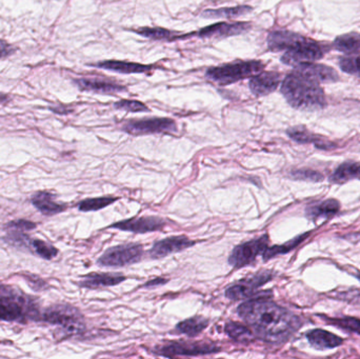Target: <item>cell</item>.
I'll list each match as a JSON object with an SVG mask.
<instances>
[{
  "label": "cell",
  "mask_w": 360,
  "mask_h": 359,
  "mask_svg": "<svg viewBox=\"0 0 360 359\" xmlns=\"http://www.w3.org/2000/svg\"><path fill=\"white\" fill-rule=\"evenodd\" d=\"M167 282H168V280H164V278H156V280L147 282V284L145 285V287L160 286V285L166 284Z\"/></svg>",
  "instance_id": "40"
},
{
  "label": "cell",
  "mask_w": 360,
  "mask_h": 359,
  "mask_svg": "<svg viewBox=\"0 0 360 359\" xmlns=\"http://www.w3.org/2000/svg\"><path fill=\"white\" fill-rule=\"evenodd\" d=\"M340 67L350 75L360 76V56L342 57L340 59Z\"/></svg>",
  "instance_id": "35"
},
{
  "label": "cell",
  "mask_w": 360,
  "mask_h": 359,
  "mask_svg": "<svg viewBox=\"0 0 360 359\" xmlns=\"http://www.w3.org/2000/svg\"><path fill=\"white\" fill-rule=\"evenodd\" d=\"M165 221L160 217L148 216L139 218L127 219L114 223L110 228L122 230V231L133 232V233L145 234L149 232L160 231L165 227Z\"/></svg>",
  "instance_id": "13"
},
{
  "label": "cell",
  "mask_w": 360,
  "mask_h": 359,
  "mask_svg": "<svg viewBox=\"0 0 360 359\" xmlns=\"http://www.w3.org/2000/svg\"><path fill=\"white\" fill-rule=\"evenodd\" d=\"M114 107L122 111L132 112V113H145L149 112V107L139 100H129V99H122L114 103Z\"/></svg>",
  "instance_id": "34"
},
{
  "label": "cell",
  "mask_w": 360,
  "mask_h": 359,
  "mask_svg": "<svg viewBox=\"0 0 360 359\" xmlns=\"http://www.w3.org/2000/svg\"><path fill=\"white\" fill-rule=\"evenodd\" d=\"M118 198L113 197H99V198H89V200H84L78 204V209L82 212H91V211H98L105 207L110 206L116 202Z\"/></svg>",
  "instance_id": "31"
},
{
  "label": "cell",
  "mask_w": 360,
  "mask_h": 359,
  "mask_svg": "<svg viewBox=\"0 0 360 359\" xmlns=\"http://www.w3.org/2000/svg\"><path fill=\"white\" fill-rule=\"evenodd\" d=\"M32 204L46 216H54L67 209V204L57 202L55 196L48 191L36 192L32 196Z\"/></svg>",
  "instance_id": "17"
},
{
  "label": "cell",
  "mask_w": 360,
  "mask_h": 359,
  "mask_svg": "<svg viewBox=\"0 0 360 359\" xmlns=\"http://www.w3.org/2000/svg\"><path fill=\"white\" fill-rule=\"evenodd\" d=\"M143 246L127 244L114 247L105 251L98 259V265L103 267H124L139 263L143 256Z\"/></svg>",
  "instance_id": "8"
},
{
  "label": "cell",
  "mask_w": 360,
  "mask_h": 359,
  "mask_svg": "<svg viewBox=\"0 0 360 359\" xmlns=\"http://www.w3.org/2000/svg\"><path fill=\"white\" fill-rule=\"evenodd\" d=\"M269 50L285 52L281 63L291 67L302 63H314L323 58L325 52L319 42L290 31H273L269 34Z\"/></svg>",
  "instance_id": "2"
},
{
  "label": "cell",
  "mask_w": 360,
  "mask_h": 359,
  "mask_svg": "<svg viewBox=\"0 0 360 359\" xmlns=\"http://www.w3.org/2000/svg\"><path fill=\"white\" fill-rule=\"evenodd\" d=\"M281 93L290 105L302 111H316L327 105L321 82L294 67L281 84Z\"/></svg>",
  "instance_id": "3"
},
{
  "label": "cell",
  "mask_w": 360,
  "mask_h": 359,
  "mask_svg": "<svg viewBox=\"0 0 360 359\" xmlns=\"http://www.w3.org/2000/svg\"><path fill=\"white\" fill-rule=\"evenodd\" d=\"M209 325V320L202 316H195L190 320H184L177 325L175 331L180 334H186L188 337H194L202 332Z\"/></svg>",
  "instance_id": "26"
},
{
  "label": "cell",
  "mask_w": 360,
  "mask_h": 359,
  "mask_svg": "<svg viewBox=\"0 0 360 359\" xmlns=\"http://www.w3.org/2000/svg\"><path fill=\"white\" fill-rule=\"evenodd\" d=\"M352 179H360V162H344L330 177V181L334 183H348Z\"/></svg>",
  "instance_id": "24"
},
{
  "label": "cell",
  "mask_w": 360,
  "mask_h": 359,
  "mask_svg": "<svg viewBox=\"0 0 360 359\" xmlns=\"http://www.w3.org/2000/svg\"><path fill=\"white\" fill-rule=\"evenodd\" d=\"M126 276L120 273H91L79 282L82 288L98 289L101 287L117 286L126 280Z\"/></svg>",
  "instance_id": "21"
},
{
  "label": "cell",
  "mask_w": 360,
  "mask_h": 359,
  "mask_svg": "<svg viewBox=\"0 0 360 359\" xmlns=\"http://www.w3.org/2000/svg\"><path fill=\"white\" fill-rule=\"evenodd\" d=\"M252 10L253 8L250 6H237L232 8H216V10L210 8V10L203 11L201 16L205 18H237L251 13Z\"/></svg>",
  "instance_id": "25"
},
{
  "label": "cell",
  "mask_w": 360,
  "mask_h": 359,
  "mask_svg": "<svg viewBox=\"0 0 360 359\" xmlns=\"http://www.w3.org/2000/svg\"><path fill=\"white\" fill-rule=\"evenodd\" d=\"M307 236H308V234L298 236L295 240L288 242L287 244H283V246H274L272 247V248H266L264 252L262 253L264 261H269V259H274L277 255L285 254V253L290 252V251L293 250L295 247H297Z\"/></svg>",
  "instance_id": "30"
},
{
  "label": "cell",
  "mask_w": 360,
  "mask_h": 359,
  "mask_svg": "<svg viewBox=\"0 0 360 359\" xmlns=\"http://www.w3.org/2000/svg\"><path fill=\"white\" fill-rule=\"evenodd\" d=\"M287 134L296 143H313L319 149L330 150L331 148L335 147V145L331 141H327L321 135L313 134L304 126H293V128L288 129Z\"/></svg>",
  "instance_id": "18"
},
{
  "label": "cell",
  "mask_w": 360,
  "mask_h": 359,
  "mask_svg": "<svg viewBox=\"0 0 360 359\" xmlns=\"http://www.w3.org/2000/svg\"><path fill=\"white\" fill-rule=\"evenodd\" d=\"M135 33L143 36V37L149 38L152 40H165V41H174L177 40L179 33L170 31V30L164 29V27H139L137 30H133Z\"/></svg>",
  "instance_id": "28"
},
{
  "label": "cell",
  "mask_w": 360,
  "mask_h": 359,
  "mask_svg": "<svg viewBox=\"0 0 360 359\" xmlns=\"http://www.w3.org/2000/svg\"><path fill=\"white\" fill-rule=\"evenodd\" d=\"M340 209V204L336 200H327L309 206L307 208V216L312 219L313 221H319V219H327L329 217L334 216L338 213Z\"/></svg>",
  "instance_id": "23"
},
{
  "label": "cell",
  "mask_w": 360,
  "mask_h": 359,
  "mask_svg": "<svg viewBox=\"0 0 360 359\" xmlns=\"http://www.w3.org/2000/svg\"><path fill=\"white\" fill-rule=\"evenodd\" d=\"M325 320H327V322H330V324L334 325L338 328L360 334V320H357V318H325Z\"/></svg>",
  "instance_id": "33"
},
{
  "label": "cell",
  "mask_w": 360,
  "mask_h": 359,
  "mask_svg": "<svg viewBox=\"0 0 360 359\" xmlns=\"http://www.w3.org/2000/svg\"><path fill=\"white\" fill-rule=\"evenodd\" d=\"M224 330L231 339L241 341V343H248L254 337L253 333L248 327L238 324V322H228Z\"/></svg>",
  "instance_id": "29"
},
{
  "label": "cell",
  "mask_w": 360,
  "mask_h": 359,
  "mask_svg": "<svg viewBox=\"0 0 360 359\" xmlns=\"http://www.w3.org/2000/svg\"><path fill=\"white\" fill-rule=\"evenodd\" d=\"M266 65L259 60H241L210 67L205 77L220 86H228L239 80L251 78L264 71Z\"/></svg>",
  "instance_id": "5"
},
{
  "label": "cell",
  "mask_w": 360,
  "mask_h": 359,
  "mask_svg": "<svg viewBox=\"0 0 360 359\" xmlns=\"http://www.w3.org/2000/svg\"><path fill=\"white\" fill-rule=\"evenodd\" d=\"M237 312L256 337L268 343H285L300 328L297 316L268 299L245 301Z\"/></svg>",
  "instance_id": "1"
},
{
  "label": "cell",
  "mask_w": 360,
  "mask_h": 359,
  "mask_svg": "<svg viewBox=\"0 0 360 359\" xmlns=\"http://www.w3.org/2000/svg\"><path fill=\"white\" fill-rule=\"evenodd\" d=\"M8 96H6V95H4V94H1V93H0V103H2V101H6L8 100Z\"/></svg>",
  "instance_id": "41"
},
{
  "label": "cell",
  "mask_w": 360,
  "mask_h": 359,
  "mask_svg": "<svg viewBox=\"0 0 360 359\" xmlns=\"http://www.w3.org/2000/svg\"><path fill=\"white\" fill-rule=\"evenodd\" d=\"M295 69L311 76L319 82H335L340 79L338 72L328 65L315 63H302L295 65Z\"/></svg>",
  "instance_id": "19"
},
{
  "label": "cell",
  "mask_w": 360,
  "mask_h": 359,
  "mask_svg": "<svg viewBox=\"0 0 360 359\" xmlns=\"http://www.w3.org/2000/svg\"><path fill=\"white\" fill-rule=\"evenodd\" d=\"M281 80V75L277 72H260L250 78V91L254 96H266L277 90Z\"/></svg>",
  "instance_id": "14"
},
{
  "label": "cell",
  "mask_w": 360,
  "mask_h": 359,
  "mask_svg": "<svg viewBox=\"0 0 360 359\" xmlns=\"http://www.w3.org/2000/svg\"><path fill=\"white\" fill-rule=\"evenodd\" d=\"M74 82L80 90L97 93V94L112 95L127 91L126 86L109 80L98 79V78H82V79H76Z\"/></svg>",
  "instance_id": "16"
},
{
  "label": "cell",
  "mask_w": 360,
  "mask_h": 359,
  "mask_svg": "<svg viewBox=\"0 0 360 359\" xmlns=\"http://www.w3.org/2000/svg\"><path fill=\"white\" fill-rule=\"evenodd\" d=\"M40 313L37 301L8 287L0 286V320L25 324L38 322Z\"/></svg>",
  "instance_id": "4"
},
{
  "label": "cell",
  "mask_w": 360,
  "mask_h": 359,
  "mask_svg": "<svg viewBox=\"0 0 360 359\" xmlns=\"http://www.w3.org/2000/svg\"><path fill=\"white\" fill-rule=\"evenodd\" d=\"M220 347L213 344L203 343H186V341H177V343L169 344L167 346L156 348L155 353L167 358H175V356H197L205 355V354L218 353Z\"/></svg>",
  "instance_id": "10"
},
{
  "label": "cell",
  "mask_w": 360,
  "mask_h": 359,
  "mask_svg": "<svg viewBox=\"0 0 360 359\" xmlns=\"http://www.w3.org/2000/svg\"><path fill=\"white\" fill-rule=\"evenodd\" d=\"M122 130L132 135L173 134L177 132V124L171 118H143L126 122Z\"/></svg>",
  "instance_id": "7"
},
{
  "label": "cell",
  "mask_w": 360,
  "mask_h": 359,
  "mask_svg": "<svg viewBox=\"0 0 360 359\" xmlns=\"http://www.w3.org/2000/svg\"><path fill=\"white\" fill-rule=\"evenodd\" d=\"M6 228L10 230H16V231H31L35 229L36 225L32 221H25V219H19V221H11L6 225Z\"/></svg>",
  "instance_id": "37"
},
{
  "label": "cell",
  "mask_w": 360,
  "mask_h": 359,
  "mask_svg": "<svg viewBox=\"0 0 360 359\" xmlns=\"http://www.w3.org/2000/svg\"><path fill=\"white\" fill-rule=\"evenodd\" d=\"M38 322L59 326L65 335L80 334L86 329L84 316L79 310L70 305H54L46 308L40 313Z\"/></svg>",
  "instance_id": "6"
},
{
  "label": "cell",
  "mask_w": 360,
  "mask_h": 359,
  "mask_svg": "<svg viewBox=\"0 0 360 359\" xmlns=\"http://www.w3.org/2000/svg\"><path fill=\"white\" fill-rule=\"evenodd\" d=\"M269 244V236L262 235V237L256 240H250V242H243L239 244L231 253L229 257V263L232 267L239 269V268L245 267L251 265L255 261L258 255L264 252Z\"/></svg>",
  "instance_id": "9"
},
{
  "label": "cell",
  "mask_w": 360,
  "mask_h": 359,
  "mask_svg": "<svg viewBox=\"0 0 360 359\" xmlns=\"http://www.w3.org/2000/svg\"><path fill=\"white\" fill-rule=\"evenodd\" d=\"M23 278H25V280L29 282L30 287H31L33 290L40 291L48 288L46 282H44V280H42L41 278H38V276L25 275Z\"/></svg>",
  "instance_id": "38"
},
{
  "label": "cell",
  "mask_w": 360,
  "mask_h": 359,
  "mask_svg": "<svg viewBox=\"0 0 360 359\" xmlns=\"http://www.w3.org/2000/svg\"><path fill=\"white\" fill-rule=\"evenodd\" d=\"M196 242L184 236H173L155 242L150 250L152 259H160L194 246Z\"/></svg>",
  "instance_id": "15"
},
{
  "label": "cell",
  "mask_w": 360,
  "mask_h": 359,
  "mask_svg": "<svg viewBox=\"0 0 360 359\" xmlns=\"http://www.w3.org/2000/svg\"><path fill=\"white\" fill-rule=\"evenodd\" d=\"M292 178L297 179V181H323V176L316 171L308 170H296L291 172Z\"/></svg>",
  "instance_id": "36"
},
{
  "label": "cell",
  "mask_w": 360,
  "mask_h": 359,
  "mask_svg": "<svg viewBox=\"0 0 360 359\" xmlns=\"http://www.w3.org/2000/svg\"><path fill=\"white\" fill-rule=\"evenodd\" d=\"M306 337L313 347L319 350L333 349V348L340 347L344 343V339L342 337L332 334L328 331L321 330V329L309 331Z\"/></svg>",
  "instance_id": "22"
},
{
  "label": "cell",
  "mask_w": 360,
  "mask_h": 359,
  "mask_svg": "<svg viewBox=\"0 0 360 359\" xmlns=\"http://www.w3.org/2000/svg\"><path fill=\"white\" fill-rule=\"evenodd\" d=\"M31 248L34 249V252L41 257V259L50 261V259H54L58 254V250L48 242H44L40 240H32Z\"/></svg>",
  "instance_id": "32"
},
{
  "label": "cell",
  "mask_w": 360,
  "mask_h": 359,
  "mask_svg": "<svg viewBox=\"0 0 360 359\" xmlns=\"http://www.w3.org/2000/svg\"><path fill=\"white\" fill-rule=\"evenodd\" d=\"M272 278V272H259L252 278H245V280L237 282L234 286L226 289V297L233 301L250 299L256 295L258 288L270 282Z\"/></svg>",
  "instance_id": "11"
},
{
  "label": "cell",
  "mask_w": 360,
  "mask_h": 359,
  "mask_svg": "<svg viewBox=\"0 0 360 359\" xmlns=\"http://www.w3.org/2000/svg\"><path fill=\"white\" fill-rule=\"evenodd\" d=\"M333 46L340 52L346 54L360 53V34L351 33L340 36L333 42Z\"/></svg>",
  "instance_id": "27"
},
{
  "label": "cell",
  "mask_w": 360,
  "mask_h": 359,
  "mask_svg": "<svg viewBox=\"0 0 360 359\" xmlns=\"http://www.w3.org/2000/svg\"><path fill=\"white\" fill-rule=\"evenodd\" d=\"M252 29V23L247 21H238V22H218L199 30L196 33L188 34L186 36H180L179 39L192 37L193 35L199 38H226L231 36L240 35L247 33Z\"/></svg>",
  "instance_id": "12"
},
{
  "label": "cell",
  "mask_w": 360,
  "mask_h": 359,
  "mask_svg": "<svg viewBox=\"0 0 360 359\" xmlns=\"http://www.w3.org/2000/svg\"><path fill=\"white\" fill-rule=\"evenodd\" d=\"M93 67H101L108 71L117 72L122 74H141L153 71L154 65H141V63H130V61L105 60L95 63Z\"/></svg>",
  "instance_id": "20"
},
{
  "label": "cell",
  "mask_w": 360,
  "mask_h": 359,
  "mask_svg": "<svg viewBox=\"0 0 360 359\" xmlns=\"http://www.w3.org/2000/svg\"><path fill=\"white\" fill-rule=\"evenodd\" d=\"M15 48L4 40L0 39V59L10 56L14 53Z\"/></svg>",
  "instance_id": "39"
}]
</instances>
